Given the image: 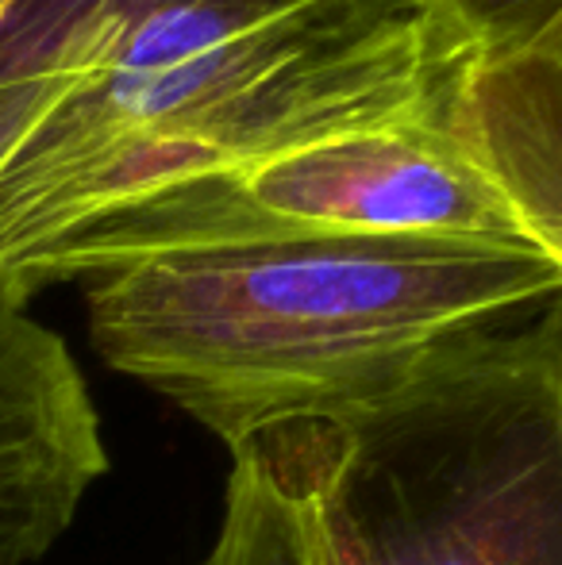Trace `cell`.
<instances>
[{"instance_id":"7a4b0ae2","label":"cell","mask_w":562,"mask_h":565,"mask_svg":"<svg viewBox=\"0 0 562 565\" xmlns=\"http://www.w3.org/2000/svg\"><path fill=\"white\" fill-rule=\"evenodd\" d=\"M562 258L308 235L162 250L89 277V339L227 450L385 396L439 342L559 300Z\"/></svg>"},{"instance_id":"9c48e42d","label":"cell","mask_w":562,"mask_h":565,"mask_svg":"<svg viewBox=\"0 0 562 565\" xmlns=\"http://www.w3.org/2000/svg\"><path fill=\"white\" fill-rule=\"evenodd\" d=\"M458 43L474 54H505L562 31V0H435Z\"/></svg>"},{"instance_id":"30bf717a","label":"cell","mask_w":562,"mask_h":565,"mask_svg":"<svg viewBox=\"0 0 562 565\" xmlns=\"http://www.w3.org/2000/svg\"><path fill=\"white\" fill-rule=\"evenodd\" d=\"M116 12H120V8H116ZM105 43H100L93 54H85V58L62 62V66L39 70V74L4 77V82H0V166L12 158V150L23 142V135L35 127V119L62 97V89L74 82L77 70H85L100 51H105Z\"/></svg>"},{"instance_id":"8992f818","label":"cell","mask_w":562,"mask_h":565,"mask_svg":"<svg viewBox=\"0 0 562 565\" xmlns=\"http://www.w3.org/2000/svg\"><path fill=\"white\" fill-rule=\"evenodd\" d=\"M447 127L536 243L562 258V31L466 62Z\"/></svg>"},{"instance_id":"277c9868","label":"cell","mask_w":562,"mask_h":565,"mask_svg":"<svg viewBox=\"0 0 562 565\" xmlns=\"http://www.w3.org/2000/svg\"><path fill=\"white\" fill-rule=\"evenodd\" d=\"M308 235L540 246L463 154L447 119H393L347 127L100 212L31 254L12 277V292L28 300L39 285L89 281L162 250Z\"/></svg>"},{"instance_id":"6da1fadb","label":"cell","mask_w":562,"mask_h":565,"mask_svg":"<svg viewBox=\"0 0 562 565\" xmlns=\"http://www.w3.org/2000/svg\"><path fill=\"white\" fill-rule=\"evenodd\" d=\"M0 166V285L70 227L178 181L393 119H447L474 58L435 0H116Z\"/></svg>"},{"instance_id":"3957f363","label":"cell","mask_w":562,"mask_h":565,"mask_svg":"<svg viewBox=\"0 0 562 565\" xmlns=\"http://www.w3.org/2000/svg\"><path fill=\"white\" fill-rule=\"evenodd\" d=\"M251 443L289 484L312 565H562L559 300Z\"/></svg>"},{"instance_id":"52a82bcc","label":"cell","mask_w":562,"mask_h":565,"mask_svg":"<svg viewBox=\"0 0 562 565\" xmlns=\"http://www.w3.org/2000/svg\"><path fill=\"white\" fill-rule=\"evenodd\" d=\"M227 508L204 565H312L297 500L255 443L232 450Z\"/></svg>"},{"instance_id":"5b68a950","label":"cell","mask_w":562,"mask_h":565,"mask_svg":"<svg viewBox=\"0 0 562 565\" xmlns=\"http://www.w3.org/2000/svg\"><path fill=\"white\" fill-rule=\"evenodd\" d=\"M100 416L70 347L0 285V565H35L105 477Z\"/></svg>"},{"instance_id":"ba28073f","label":"cell","mask_w":562,"mask_h":565,"mask_svg":"<svg viewBox=\"0 0 562 565\" xmlns=\"http://www.w3.org/2000/svg\"><path fill=\"white\" fill-rule=\"evenodd\" d=\"M116 28V0H0V82L93 54Z\"/></svg>"}]
</instances>
